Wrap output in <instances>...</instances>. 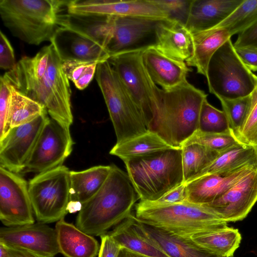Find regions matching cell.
Here are the masks:
<instances>
[{
    "label": "cell",
    "instance_id": "cell-1",
    "mask_svg": "<svg viewBox=\"0 0 257 257\" xmlns=\"http://www.w3.org/2000/svg\"><path fill=\"white\" fill-rule=\"evenodd\" d=\"M2 76L16 90L43 106L50 117L68 127L73 123L69 80L52 43L33 57H22Z\"/></svg>",
    "mask_w": 257,
    "mask_h": 257
},
{
    "label": "cell",
    "instance_id": "cell-2",
    "mask_svg": "<svg viewBox=\"0 0 257 257\" xmlns=\"http://www.w3.org/2000/svg\"><path fill=\"white\" fill-rule=\"evenodd\" d=\"M207 95L187 80L168 90L159 87L148 131L173 148L183 145L198 129L200 112Z\"/></svg>",
    "mask_w": 257,
    "mask_h": 257
},
{
    "label": "cell",
    "instance_id": "cell-3",
    "mask_svg": "<svg viewBox=\"0 0 257 257\" xmlns=\"http://www.w3.org/2000/svg\"><path fill=\"white\" fill-rule=\"evenodd\" d=\"M105 181L87 201L82 205L75 226L92 236L106 234L132 214L140 197L127 174L111 164Z\"/></svg>",
    "mask_w": 257,
    "mask_h": 257
},
{
    "label": "cell",
    "instance_id": "cell-4",
    "mask_svg": "<svg viewBox=\"0 0 257 257\" xmlns=\"http://www.w3.org/2000/svg\"><path fill=\"white\" fill-rule=\"evenodd\" d=\"M70 1L0 0V16L12 34L39 45L51 42L62 27Z\"/></svg>",
    "mask_w": 257,
    "mask_h": 257
},
{
    "label": "cell",
    "instance_id": "cell-5",
    "mask_svg": "<svg viewBox=\"0 0 257 257\" xmlns=\"http://www.w3.org/2000/svg\"><path fill=\"white\" fill-rule=\"evenodd\" d=\"M141 201L154 202L184 183L181 149L123 161Z\"/></svg>",
    "mask_w": 257,
    "mask_h": 257
},
{
    "label": "cell",
    "instance_id": "cell-6",
    "mask_svg": "<svg viewBox=\"0 0 257 257\" xmlns=\"http://www.w3.org/2000/svg\"><path fill=\"white\" fill-rule=\"evenodd\" d=\"M135 216L144 223L190 237L227 224L209 207L187 201L156 205L140 201L135 206Z\"/></svg>",
    "mask_w": 257,
    "mask_h": 257
},
{
    "label": "cell",
    "instance_id": "cell-7",
    "mask_svg": "<svg viewBox=\"0 0 257 257\" xmlns=\"http://www.w3.org/2000/svg\"><path fill=\"white\" fill-rule=\"evenodd\" d=\"M95 76L113 124L116 143L146 133L148 129L139 107L108 60L98 64Z\"/></svg>",
    "mask_w": 257,
    "mask_h": 257
},
{
    "label": "cell",
    "instance_id": "cell-8",
    "mask_svg": "<svg viewBox=\"0 0 257 257\" xmlns=\"http://www.w3.org/2000/svg\"><path fill=\"white\" fill-rule=\"evenodd\" d=\"M206 77L210 93L219 100L247 96L257 85V76L240 60L230 39L213 55Z\"/></svg>",
    "mask_w": 257,
    "mask_h": 257
},
{
    "label": "cell",
    "instance_id": "cell-9",
    "mask_svg": "<svg viewBox=\"0 0 257 257\" xmlns=\"http://www.w3.org/2000/svg\"><path fill=\"white\" fill-rule=\"evenodd\" d=\"M70 172L62 165L36 174L28 182L29 195L37 222H57L68 213Z\"/></svg>",
    "mask_w": 257,
    "mask_h": 257
},
{
    "label": "cell",
    "instance_id": "cell-10",
    "mask_svg": "<svg viewBox=\"0 0 257 257\" xmlns=\"http://www.w3.org/2000/svg\"><path fill=\"white\" fill-rule=\"evenodd\" d=\"M143 50L117 54L110 57L108 61L139 107L147 128L152 118L158 87L144 65Z\"/></svg>",
    "mask_w": 257,
    "mask_h": 257
},
{
    "label": "cell",
    "instance_id": "cell-11",
    "mask_svg": "<svg viewBox=\"0 0 257 257\" xmlns=\"http://www.w3.org/2000/svg\"><path fill=\"white\" fill-rule=\"evenodd\" d=\"M73 145L70 127L49 117L22 173L38 174L63 165Z\"/></svg>",
    "mask_w": 257,
    "mask_h": 257
},
{
    "label": "cell",
    "instance_id": "cell-12",
    "mask_svg": "<svg viewBox=\"0 0 257 257\" xmlns=\"http://www.w3.org/2000/svg\"><path fill=\"white\" fill-rule=\"evenodd\" d=\"M28 182L0 166V219L6 226L35 223Z\"/></svg>",
    "mask_w": 257,
    "mask_h": 257
},
{
    "label": "cell",
    "instance_id": "cell-13",
    "mask_svg": "<svg viewBox=\"0 0 257 257\" xmlns=\"http://www.w3.org/2000/svg\"><path fill=\"white\" fill-rule=\"evenodd\" d=\"M49 117L46 111L31 122L10 130L0 140L1 167L22 173Z\"/></svg>",
    "mask_w": 257,
    "mask_h": 257
},
{
    "label": "cell",
    "instance_id": "cell-14",
    "mask_svg": "<svg viewBox=\"0 0 257 257\" xmlns=\"http://www.w3.org/2000/svg\"><path fill=\"white\" fill-rule=\"evenodd\" d=\"M161 20L138 16H113L112 35L106 47L109 58L154 46L157 26Z\"/></svg>",
    "mask_w": 257,
    "mask_h": 257
},
{
    "label": "cell",
    "instance_id": "cell-15",
    "mask_svg": "<svg viewBox=\"0 0 257 257\" xmlns=\"http://www.w3.org/2000/svg\"><path fill=\"white\" fill-rule=\"evenodd\" d=\"M257 202V169L205 205L228 223L243 220Z\"/></svg>",
    "mask_w": 257,
    "mask_h": 257
},
{
    "label": "cell",
    "instance_id": "cell-16",
    "mask_svg": "<svg viewBox=\"0 0 257 257\" xmlns=\"http://www.w3.org/2000/svg\"><path fill=\"white\" fill-rule=\"evenodd\" d=\"M0 243L48 257L60 253L55 229L39 222L1 228Z\"/></svg>",
    "mask_w": 257,
    "mask_h": 257
},
{
    "label": "cell",
    "instance_id": "cell-17",
    "mask_svg": "<svg viewBox=\"0 0 257 257\" xmlns=\"http://www.w3.org/2000/svg\"><path fill=\"white\" fill-rule=\"evenodd\" d=\"M67 9L73 14L169 19L166 12L152 0H72Z\"/></svg>",
    "mask_w": 257,
    "mask_h": 257
},
{
    "label": "cell",
    "instance_id": "cell-18",
    "mask_svg": "<svg viewBox=\"0 0 257 257\" xmlns=\"http://www.w3.org/2000/svg\"><path fill=\"white\" fill-rule=\"evenodd\" d=\"M257 169V161L236 169L207 174L186 183V201L205 205L211 203L243 177Z\"/></svg>",
    "mask_w": 257,
    "mask_h": 257
},
{
    "label": "cell",
    "instance_id": "cell-19",
    "mask_svg": "<svg viewBox=\"0 0 257 257\" xmlns=\"http://www.w3.org/2000/svg\"><path fill=\"white\" fill-rule=\"evenodd\" d=\"M50 43L54 45L62 62L74 60L99 63L109 58L106 50L100 45L66 27H60Z\"/></svg>",
    "mask_w": 257,
    "mask_h": 257
},
{
    "label": "cell",
    "instance_id": "cell-20",
    "mask_svg": "<svg viewBox=\"0 0 257 257\" xmlns=\"http://www.w3.org/2000/svg\"><path fill=\"white\" fill-rule=\"evenodd\" d=\"M154 47L168 57L187 62L193 55L192 34L179 21L161 20L157 26Z\"/></svg>",
    "mask_w": 257,
    "mask_h": 257
},
{
    "label": "cell",
    "instance_id": "cell-21",
    "mask_svg": "<svg viewBox=\"0 0 257 257\" xmlns=\"http://www.w3.org/2000/svg\"><path fill=\"white\" fill-rule=\"evenodd\" d=\"M144 65L153 81L162 89L174 88L187 80L192 71L186 63L161 53L154 46L143 51Z\"/></svg>",
    "mask_w": 257,
    "mask_h": 257
},
{
    "label": "cell",
    "instance_id": "cell-22",
    "mask_svg": "<svg viewBox=\"0 0 257 257\" xmlns=\"http://www.w3.org/2000/svg\"><path fill=\"white\" fill-rule=\"evenodd\" d=\"M243 0H192L185 26L192 33L211 29L226 19Z\"/></svg>",
    "mask_w": 257,
    "mask_h": 257
},
{
    "label": "cell",
    "instance_id": "cell-23",
    "mask_svg": "<svg viewBox=\"0 0 257 257\" xmlns=\"http://www.w3.org/2000/svg\"><path fill=\"white\" fill-rule=\"evenodd\" d=\"M140 222L148 237L169 257H221L201 246L191 237Z\"/></svg>",
    "mask_w": 257,
    "mask_h": 257
},
{
    "label": "cell",
    "instance_id": "cell-24",
    "mask_svg": "<svg viewBox=\"0 0 257 257\" xmlns=\"http://www.w3.org/2000/svg\"><path fill=\"white\" fill-rule=\"evenodd\" d=\"M106 233L121 247L152 257H169L154 243L132 214Z\"/></svg>",
    "mask_w": 257,
    "mask_h": 257
},
{
    "label": "cell",
    "instance_id": "cell-25",
    "mask_svg": "<svg viewBox=\"0 0 257 257\" xmlns=\"http://www.w3.org/2000/svg\"><path fill=\"white\" fill-rule=\"evenodd\" d=\"M60 253L65 257H96L100 245L97 240L67 222L64 218L55 225Z\"/></svg>",
    "mask_w": 257,
    "mask_h": 257
},
{
    "label": "cell",
    "instance_id": "cell-26",
    "mask_svg": "<svg viewBox=\"0 0 257 257\" xmlns=\"http://www.w3.org/2000/svg\"><path fill=\"white\" fill-rule=\"evenodd\" d=\"M62 27L83 35L106 50L112 35L113 16L73 14L68 12Z\"/></svg>",
    "mask_w": 257,
    "mask_h": 257
},
{
    "label": "cell",
    "instance_id": "cell-27",
    "mask_svg": "<svg viewBox=\"0 0 257 257\" xmlns=\"http://www.w3.org/2000/svg\"><path fill=\"white\" fill-rule=\"evenodd\" d=\"M192 34L193 55L186 63L188 67H195L198 73L206 77L213 55L231 36L225 30L215 27Z\"/></svg>",
    "mask_w": 257,
    "mask_h": 257
},
{
    "label": "cell",
    "instance_id": "cell-28",
    "mask_svg": "<svg viewBox=\"0 0 257 257\" xmlns=\"http://www.w3.org/2000/svg\"><path fill=\"white\" fill-rule=\"evenodd\" d=\"M111 165H98L84 170L70 172V201L82 205L93 196L102 186Z\"/></svg>",
    "mask_w": 257,
    "mask_h": 257
},
{
    "label": "cell",
    "instance_id": "cell-29",
    "mask_svg": "<svg viewBox=\"0 0 257 257\" xmlns=\"http://www.w3.org/2000/svg\"><path fill=\"white\" fill-rule=\"evenodd\" d=\"M191 238L201 246L221 257H233L241 240L238 230L227 225Z\"/></svg>",
    "mask_w": 257,
    "mask_h": 257
},
{
    "label": "cell",
    "instance_id": "cell-30",
    "mask_svg": "<svg viewBox=\"0 0 257 257\" xmlns=\"http://www.w3.org/2000/svg\"><path fill=\"white\" fill-rule=\"evenodd\" d=\"M172 148L158 135L148 130L144 134L121 143H116L109 154L123 161Z\"/></svg>",
    "mask_w": 257,
    "mask_h": 257
},
{
    "label": "cell",
    "instance_id": "cell-31",
    "mask_svg": "<svg viewBox=\"0 0 257 257\" xmlns=\"http://www.w3.org/2000/svg\"><path fill=\"white\" fill-rule=\"evenodd\" d=\"M256 161L254 147L238 143L219 153L216 158L192 180L207 174L235 169Z\"/></svg>",
    "mask_w": 257,
    "mask_h": 257
},
{
    "label": "cell",
    "instance_id": "cell-32",
    "mask_svg": "<svg viewBox=\"0 0 257 257\" xmlns=\"http://www.w3.org/2000/svg\"><path fill=\"white\" fill-rule=\"evenodd\" d=\"M181 150L184 183L185 184L208 167L219 154L197 144L184 146Z\"/></svg>",
    "mask_w": 257,
    "mask_h": 257
},
{
    "label": "cell",
    "instance_id": "cell-33",
    "mask_svg": "<svg viewBox=\"0 0 257 257\" xmlns=\"http://www.w3.org/2000/svg\"><path fill=\"white\" fill-rule=\"evenodd\" d=\"M46 111L45 108L41 104L21 93L12 86L7 123L8 133L11 128L31 122Z\"/></svg>",
    "mask_w": 257,
    "mask_h": 257
},
{
    "label": "cell",
    "instance_id": "cell-34",
    "mask_svg": "<svg viewBox=\"0 0 257 257\" xmlns=\"http://www.w3.org/2000/svg\"><path fill=\"white\" fill-rule=\"evenodd\" d=\"M256 23L257 0H243L226 19L215 27L225 30L232 36L241 33Z\"/></svg>",
    "mask_w": 257,
    "mask_h": 257
},
{
    "label": "cell",
    "instance_id": "cell-35",
    "mask_svg": "<svg viewBox=\"0 0 257 257\" xmlns=\"http://www.w3.org/2000/svg\"><path fill=\"white\" fill-rule=\"evenodd\" d=\"M198 130L205 133L234 134L225 112L211 105L207 99L201 106Z\"/></svg>",
    "mask_w": 257,
    "mask_h": 257
},
{
    "label": "cell",
    "instance_id": "cell-36",
    "mask_svg": "<svg viewBox=\"0 0 257 257\" xmlns=\"http://www.w3.org/2000/svg\"><path fill=\"white\" fill-rule=\"evenodd\" d=\"M98 63L74 60L62 62V69L69 80L79 90L86 88L95 75Z\"/></svg>",
    "mask_w": 257,
    "mask_h": 257
},
{
    "label": "cell",
    "instance_id": "cell-37",
    "mask_svg": "<svg viewBox=\"0 0 257 257\" xmlns=\"http://www.w3.org/2000/svg\"><path fill=\"white\" fill-rule=\"evenodd\" d=\"M238 143H241L232 133H210L197 130L182 147L197 144L220 153Z\"/></svg>",
    "mask_w": 257,
    "mask_h": 257
},
{
    "label": "cell",
    "instance_id": "cell-38",
    "mask_svg": "<svg viewBox=\"0 0 257 257\" xmlns=\"http://www.w3.org/2000/svg\"><path fill=\"white\" fill-rule=\"evenodd\" d=\"M229 121L231 129L236 138L247 114L250 102V94L232 99L219 100Z\"/></svg>",
    "mask_w": 257,
    "mask_h": 257
},
{
    "label": "cell",
    "instance_id": "cell-39",
    "mask_svg": "<svg viewBox=\"0 0 257 257\" xmlns=\"http://www.w3.org/2000/svg\"><path fill=\"white\" fill-rule=\"evenodd\" d=\"M236 138L246 145L253 147L257 145V85L250 94L248 110Z\"/></svg>",
    "mask_w": 257,
    "mask_h": 257
},
{
    "label": "cell",
    "instance_id": "cell-40",
    "mask_svg": "<svg viewBox=\"0 0 257 257\" xmlns=\"http://www.w3.org/2000/svg\"><path fill=\"white\" fill-rule=\"evenodd\" d=\"M166 12L169 19L176 20L185 25L192 0H152Z\"/></svg>",
    "mask_w": 257,
    "mask_h": 257
},
{
    "label": "cell",
    "instance_id": "cell-41",
    "mask_svg": "<svg viewBox=\"0 0 257 257\" xmlns=\"http://www.w3.org/2000/svg\"><path fill=\"white\" fill-rule=\"evenodd\" d=\"M12 86L3 77L0 78V140L8 133L7 123L9 117Z\"/></svg>",
    "mask_w": 257,
    "mask_h": 257
},
{
    "label": "cell",
    "instance_id": "cell-42",
    "mask_svg": "<svg viewBox=\"0 0 257 257\" xmlns=\"http://www.w3.org/2000/svg\"><path fill=\"white\" fill-rule=\"evenodd\" d=\"M13 48L2 31L0 32V67L5 70L13 69L16 64Z\"/></svg>",
    "mask_w": 257,
    "mask_h": 257
},
{
    "label": "cell",
    "instance_id": "cell-43",
    "mask_svg": "<svg viewBox=\"0 0 257 257\" xmlns=\"http://www.w3.org/2000/svg\"><path fill=\"white\" fill-rule=\"evenodd\" d=\"M186 198V184L183 183L157 200L148 202L156 205H167L185 202Z\"/></svg>",
    "mask_w": 257,
    "mask_h": 257
},
{
    "label": "cell",
    "instance_id": "cell-44",
    "mask_svg": "<svg viewBox=\"0 0 257 257\" xmlns=\"http://www.w3.org/2000/svg\"><path fill=\"white\" fill-rule=\"evenodd\" d=\"M233 45L235 48H248L257 50V23L238 34Z\"/></svg>",
    "mask_w": 257,
    "mask_h": 257
},
{
    "label": "cell",
    "instance_id": "cell-45",
    "mask_svg": "<svg viewBox=\"0 0 257 257\" xmlns=\"http://www.w3.org/2000/svg\"><path fill=\"white\" fill-rule=\"evenodd\" d=\"M98 257H118L121 247L107 233L100 236Z\"/></svg>",
    "mask_w": 257,
    "mask_h": 257
},
{
    "label": "cell",
    "instance_id": "cell-46",
    "mask_svg": "<svg viewBox=\"0 0 257 257\" xmlns=\"http://www.w3.org/2000/svg\"><path fill=\"white\" fill-rule=\"evenodd\" d=\"M243 64L251 71H257V50L248 48H235Z\"/></svg>",
    "mask_w": 257,
    "mask_h": 257
},
{
    "label": "cell",
    "instance_id": "cell-47",
    "mask_svg": "<svg viewBox=\"0 0 257 257\" xmlns=\"http://www.w3.org/2000/svg\"><path fill=\"white\" fill-rule=\"evenodd\" d=\"M5 245L9 251L10 257H48L22 248Z\"/></svg>",
    "mask_w": 257,
    "mask_h": 257
},
{
    "label": "cell",
    "instance_id": "cell-48",
    "mask_svg": "<svg viewBox=\"0 0 257 257\" xmlns=\"http://www.w3.org/2000/svg\"><path fill=\"white\" fill-rule=\"evenodd\" d=\"M118 257H152L148 255L137 253L126 248L121 247Z\"/></svg>",
    "mask_w": 257,
    "mask_h": 257
},
{
    "label": "cell",
    "instance_id": "cell-49",
    "mask_svg": "<svg viewBox=\"0 0 257 257\" xmlns=\"http://www.w3.org/2000/svg\"><path fill=\"white\" fill-rule=\"evenodd\" d=\"M82 207V204L77 201H70L68 207V212L72 213H75L76 211H79Z\"/></svg>",
    "mask_w": 257,
    "mask_h": 257
},
{
    "label": "cell",
    "instance_id": "cell-50",
    "mask_svg": "<svg viewBox=\"0 0 257 257\" xmlns=\"http://www.w3.org/2000/svg\"><path fill=\"white\" fill-rule=\"evenodd\" d=\"M255 149V152L256 154V161H257V145L255 146H253Z\"/></svg>",
    "mask_w": 257,
    "mask_h": 257
}]
</instances>
